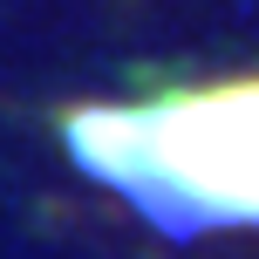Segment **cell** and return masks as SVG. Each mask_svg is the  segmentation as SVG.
<instances>
[{
  "label": "cell",
  "mask_w": 259,
  "mask_h": 259,
  "mask_svg": "<svg viewBox=\"0 0 259 259\" xmlns=\"http://www.w3.org/2000/svg\"><path fill=\"white\" fill-rule=\"evenodd\" d=\"M68 143L96 178L170 219L259 225V68L164 89L150 103L75 109Z\"/></svg>",
  "instance_id": "6da1fadb"
}]
</instances>
